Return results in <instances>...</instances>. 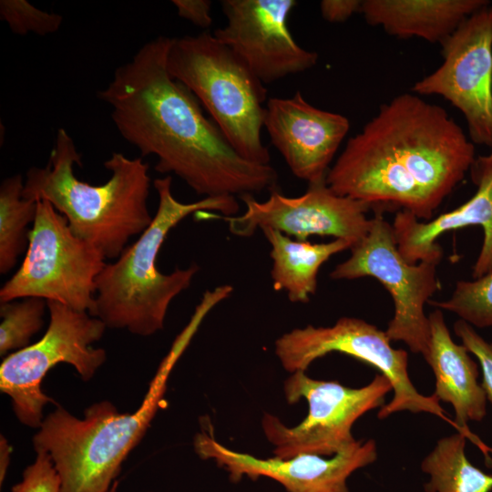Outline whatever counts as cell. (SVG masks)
I'll use <instances>...</instances> for the list:
<instances>
[{
  "instance_id": "6da1fadb",
  "label": "cell",
  "mask_w": 492,
  "mask_h": 492,
  "mask_svg": "<svg viewBox=\"0 0 492 492\" xmlns=\"http://www.w3.org/2000/svg\"><path fill=\"white\" fill-rule=\"evenodd\" d=\"M170 41L159 36L144 44L97 91L120 136L141 157L155 156L157 171L176 175L204 198L275 190L276 170L242 158L193 93L171 77Z\"/></svg>"
},
{
  "instance_id": "7a4b0ae2",
  "label": "cell",
  "mask_w": 492,
  "mask_h": 492,
  "mask_svg": "<svg viewBox=\"0 0 492 492\" xmlns=\"http://www.w3.org/2000/svg\"><path fill=\"white\" fill-rule=\"evenodd\" d=\"M475 159L474 143L445 108L403 93L348 139L325 182L375 212L398 209L430 220Z\"/></svg>"
},
{
  "instance_id": "3957f363",
  "label": "cell",
  "mask_w": 492,
  "mask_h": 492,
  "mask_svg": "<svg viewBox=\"0 0 492 492\" xmlns=\"http://www.w3.org/2000/svg\"><path fill=\"white\" fill-rule=\"evenodd\" d=\"M81 155L69 134L57 129L45 167H32L26 175L23 197L49 201L66 217L72 232L116 260L129 239L140 235L153 217L148 209L150 188L149 165L141 158L113 152L104 162L110 171L102 185L81 181L74 174Z\"/></svg>"
},
{
  "instance_id": "277c9868",
  "label": "cell",
  "mask_w": 492,
  "mask_h": 492,
  "mask_svg": "<svg viewBox=\"0 0 492 492\" xmlns=\"http://www.w3.org/2000/svg\"><path fill=\"white\" fill-rule=\"evenodd\" d=\"M170 176L156 179L153 186L159 206L150 225L111 263H106L96 281L92 316L112 329H124L138 336H150L164 327L172 300L187 290L199 272L192 263L162 273L157 266L159 250L169 232L190 214L214 210L235 216L240 206L236 197H206L183 203L172 194Z\"/></svg>"
},
{
  "instance_id": "5b68a950",
  "label": "cell",
  "mask_w": 492,
  "mask_h": 492,
  "mask_svg": "<svg viewBox=\"0 0 492 492\" xmlns=\"http://www.w3.org/2000/svg\"><path fill=\"white\" fill-rule=\"evenodd\" d=\"M179 351L163 361L143 402L134 413H119L109 401L97 402L78 418L58 406L33 436L36 453L52 459L62 492H108L121 465L147 431L164 392L165 381Z\"/></svg>"
},
{
  "instance_id": "8992f818",
  "label": "cell",
  "mask_w": 492,
  "mask_h": 492,
  "mask_svg": "<svg viewBox=\"0 0 492 492\" xmlns=\"http://www.w3.org/2000/svg\"><path fill=\"white\" fill-rule=\"evenodd\" d=\"M167 67L210 113L245 159L270 165L263 145L267 90L246 63L212 33L171 38Z\"/></svg>"
},
{
  "instance_id": "52a82bcc",
  "label": "cell",
  "mask_w": 492,
  "mask_h": 492,
  "mask_svg": "<svg viewBox=\"0 0 492 492\" xmlns=\"http://www.w3.org/2000/svg\"><path fill=\"white\" fill-rule=\"evenodd\" d=\"M105 259L98 249L72 232L66 217L49 201L37 200L26 256L2 286L0 302L38 297L91 314Z\"/></svg>"
},
{
  "instance_id": "ba28073f",
  "label": "cell",
  "mask_w": 492,
  "mask_h": 492,
  "mask_svg": "<svg viewBox=\"0 0 492 492\" xmlns=\"http://www.w3.org/2000/svg\"><path fill=\"white\" fill-rule=\"evenodd\" d=\"M49 324L43 337L5 357L0 365V389L11 399L17 419L39 428L46 405L55 403L42 390L47 372L58 364L72 365L84 381L105 363L107 353L96 348L107 328L97 317L47 301Z\"/></svg>"
},
{
  "instance_id": "9c48e42d",
  "label": "cell",
  "mask_w": 492,
  "mask_h": 492,
  "mask_svg": "<svg viewBox=\"0 0 492 492\" xmlns=\"http://www.w3.org/2000/svg\"><path fill=\"white\" fill-rule=\"evenodd\" d=\"M289 404L302 398L308 403L306 417L297 425L286 426L277 416L264 414L261 426L273 454L290 458L300 454L331 456L356 442L354 424L365 413L384 405L392 391L390 381L376 374L366 385L347 387L335 381L316 380L304 371L292 373L284 382Z\"/></svg>"
},
{
  "instance_id": "30bf717a",
  "label": "cell",
  "mask_w": 492,
  "mask_h": 492,
  "mask_svg": "<svg viewBox=\"0 0 492 492\" xmlns=\"http://www.w3.org/2000/svg\"><path fill=\"white\" fill-rule=\"evenodd\" d=\"M274 352L282 367L292 374L306 371L318 358L339 352L375 367L391 383L393 398L378 411L385 419L395 413H428L453 425L434 395L420 394L408 373V354L391 345L385 331L364 320L342 317L332 326L307 325L295 328L274 343Z\"/></svg>"
},
{
  "instance_id": "8fae6325",
  "label": "cell",
  "mask_w": 492,
  "mask_h": 492,
  "mask_svg": "<svg viewBox=\"0 0 492 492\" xmlns=\"http://www.w3.org/2000/svg\"><path fill=\"white\" fill-rule=\"evenodd\" d=\"M350 257L330 272L333 280L373 277L389 292L395 312L385 333L424 357L428 351L430 324L425 304L440 289L436 269L442 258L415 264L400 254L392 224L376 212L368 233L351 249Z\"/></svg>"
},
{
  "instance_id": "7c38bea8",
  "label": "cell",
  "mask_w": 492,
  "mask_h": 492,
  "mask_svg": "<svg viewBox=\"0 0 492 492\" xmlns=\"http://www.w3.org/2000/svg\"><path fill=\"white\" fill-rule=\"evenodd\" d=\"M440 45L443 63L413 93L446 98L463 114L470 140L492 147V6L473 13Z\"/></svg>"
},
{
  "instance_id": "4fadbf2b",
  "label": "cell",
  "mask_w": 492,
  "mask_h": 492,
  "mask_svg": "<svg viewBox=\"0 0 492 492\" xmlns=\"http://www.w3.org/2000/svg\"><path fill=\"white\" fill-rule=\"evenodd\" d=\"M246 210L242 214L223 216L200 211L201 218L220 219L239 237H250L258 229L271 228L297 241L312 235L344 239L354 245L368 233L372 219L366 212L372 207L363 201L333 192L325 180L311 183L298 197H287L276 190L266 200L253 195L241 198Z\"/></svg>"
},
{
  "instance_id": "5bb4252c",
  "label": "cell",
  "mask_w": 492,
  "mask_h": 492,
  "mask_svg": "<svg viewBox=\"0 0 492 492\" xmlns=\"http://www.w3.org/2000/svg\"><path fill=\"white\" fill-rule=\"evenodd\" d=\"M294 0L221 1L226 25L212 34L229 46L263 83L313 67L318 54L299 46L287 20Z\"/></svg>"
},
{
  "instance_id": "9a60e30c",
  "label": "cell",
  "mask_w": 492,
  "mask_h": 492,
  "mask_svg": "<svg viewBox=\"0 0 492 492\" xmlns=\"http://www.w3.org/2000/svg\"><path fill=\"white\" fill-rule=\"evenodd\" d=\"M193 446L200 458L211 459L224 468L232 482L244 476L252 480L265 477L279 482L287 492H351L350 476L373 464L378 456L374 439L356 440L332 457L300 454L290 458H259L226 447L205 431L195 436Z\"/></svg>"
},
{
  "instance_id": "2e32d148",
  "label": "cell",
  "mask_w": 492,
  "mask_h": 492,
  "mask_svg": "<svg viewBox=\"0 0 492 492\" xmlns=\"http://www.w3.org/2000/svg\"><path fill=\"white\" fill-rule=\"evenodd\" d=\"M264 128L292 173L311 184L325 180L350 122L315 108L297 91L291 97L268 99Z\"/></svg>"
},
{
  "instance_id": "e0dca14e",
  "label": "cell",
  "mask_w": 492,
  "mask_h": 492,
  "mask_svg": "<svg viewBox=\"0 0 492 492\" xmlns=\"http://www.w3.org/2000/svg\"><path fill=\"white\" fill-rule=\"evenodd\" d=\"M475 194L461 206L427 221L400 210L392 228L397 248L411 264L432 258H443L436 242L443 233L470 225L482 227L483 243L473 265L472 277L478 279L492 272V153L476 157L470 169Z\"/></svg>"
},
{
  "instance_id": "ac0fdd59",
  "label": "cell",
  "mask_w": 492,
  "mask_h": 492,
  "mask_svg": "<svg viewBox=\"0 0 492 492\" xmlns=\"http://www.w3.org/2000/svg\"><path fill=\"white\" fill-rule=\"evenodd\" d=\"M428 319L430 339L424 358L435 375L433 395L439 402L452 405L454 426L481 449L487 464L492 466V448L474 435L467 425L469 421L481 422L487 415V399L478 382V364L462 343L453 341L441 309L433 311Z\"/></svg>"
},
{
  "instance_id": "d6986e66",
  "label": "cell",
  "mask_w": 492,
  "mask_h": 492,
  "mask_svg": "<svg viewBox=\"0 0 492 492\" xmlns=\"http://www.w3.org/2000/svg\"><path fill=\"white\" fill-rule=\"evenodd\" d=\"M487 0H364L360 13L370 26L399 38L441 44Z\"/></svg>"
},
{
  "instance_id": "ffe728a7",
  "label": "cell",
  "mask_w": 492,
  "mask_h": 492,
  "mask_svg": "<svg viewBox=\"0 0 492 492\" xmlns=\"http://www.w3.org/2000/svg\"><path fill=\"white\" fill-rule=\"evenodd\" d=\"M261 231L271 245L272 287L276 292H284L292 302H308L316 292L322 265L333 255L354 246L344 239L313 243L292 240L271 228Z\"/></svg>"
},
{
  "instance_id": "44dd1931",
  "label": "cell",
  "mask_w": 492,
  "mask_h": 492,
  "mask_svg": "<svg viewBox=\"0 0 492 492\" xmlns=\"http://www.w3.org/2000/svg\"><path fill=\"white\" fill-rule=\"evenodd\" d=\"M467 437L461 432L441 437L422 460L429 478L425 492H491L492 475L474 466L466 455Z\"/></svg>"
},
{
  "instance_id": "7402d4cb",
  "label": "cell",
  "mask_w": 492,
  "mask_h": 492,
  "mask_svg": "<svg viewBox=\"0 0 492 492\" xmlns=\"http://www.w3.org/2000/svg\"><path fill=\"white\" fill-rule=\"evenodd\" d=\"M25 180L16 174L0 185V273L15 267L29 243L28 225L34 223L37 201L23 197Z\"/></svg>"
},
{
  "instance_id": "603a6c76",
  "label": "cell",
  "mask_w": 492,
  "mask_h": 492,
  "mask_svg": "<svg viewBox=\"0 0 492 492\" xmlns=\"http://www.w3.org/2000/svg\"><path fill=\"white\" fill-rule=\"evenodd\" d=\"M46 300L26 297L0 302V355L30 345L31 338L44 324Z\"/></svg>"
},
{
  "instance_id": "cb8c5ba5",
  "label": "cell",
  "mask_w": 492,
  "mask_h": 492,
  "mask_svg": "<svg viewBox=\"0 0 492 492\" xmlns=\"http://www.w3.org/2000/svg\"><path fill=\"white\" fill-rule=\"evenodd\" d=\"M428 303L456 313L473 327H492V272L473 281H458L449 299Z\"/></svg>"
},
{
  "instance_id": "d4e9b609",
  "label": "cell",
  "mask_w": 492,
  "mask_h": 492,
  "mask_svg": "<svg viewBox=\"0 0 492 492\" xmlns=\"http://www.w3.org/2000/svg\"><path fill=\"white\" fill-rule=\"evenodd\" d=\"M0 18L14 34L19 36L54 34L63 22L59 14L40 10L26 0H1Z\"/></svg>"
},
{
  "instance_id": "484cf974",
  "label": "cell",
  "mask_w": 492,
  "mask_h": 492,
  "mask_svg": "<svg viewBox=\"0 0 492 492\" xmlns=\"http://www.w3.org/2000/svg\"><path fill=\"white\" fill-rule=\"evenodd\" d=\"M454 332L466 350L477 359L482 372L481 385L487 401L492 404V343L485 340L472 325L461 319L454 323Z\"/></svg>"
},
{
  "instance_id": "4316f807",
  "label": "cell",
  "mask_w": 492,
  "mask_h": 492,
  "mask_svg": "<svg viewBox=\"0 0 492 492\" xmlns=\"http://www.w3.org/2000/svg\"><path fill=\"white\" fill-rule=\"evenodd\" d=\"M11 492H62L60 477L50 456L37 452L35 461L25 469L22 480Z\"/></svg>"
},
{
  "instance_id": "83f0119b",
  "label": "cell",
  "mask_w": 492,
  "mask_h": 492,
  "mask_svg": "<svg viewBox=\"0 0 492 492\" xmlns=\"http://www.w3.org/2000/svg\"><path fill=\"white\" fill-rule=\"evenodd\" d=\"M178 15L196 26L209 28L212 24L211 2L208 0H172Z\"/></svg>"
},
{
  "instance_id": "f1b7e54d",
  "label": "cell",
  "mask_w": 492,
  "mask_h": 492,
  "mask_svg": "<svg viewBox=\"0 0 492 492\" xmlns=\"http://www.w3.org/2000/svg\"><path fill=\"white\" fill-rule=\"evenodd\" d=\"M360 0H323L320 4L322 16L330 23L346 21L354 13L360 12Z\"/></svg>"
},
{
  "instance_id": "f546056e",
  "label": "cell",
  "mask_w": 492,
  "mask_h": 492,
  "mask_svg": "<svg viewBox=\"0 0 492 492\" xmlns=\"http://www.w3.org/2000/svg\"><path fill=\"white\" fill-rule=\"evenodd\" d=\"M12 448L7 440L1 436L0 441V483L5 480L7 467L10 463Z\"/></svg>"
},
{
  "instance_id": "4dcf8cb0",
  "label": "cell",
  "mask_w": 492,
  "mask_h": 492,
  "mask_svg": "<svg viewBox=\"0 0 492 492\" xmlns=\"http://www.w3.org/2000/svg\"><path fill=\"white\" fill-rule=\"evenodd\" d=\"M115 487H116V485H114V487L112 488H110V490L108 492H115Z\"/></svg>"
}]
</instances>
